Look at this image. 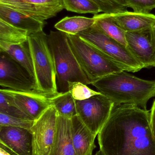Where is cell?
<instances>
[{
  "mask_svg": "<svg viewBox=\"0 0 155 155\" xmlns=\"http://www.w3.org/2000/svg\"><path fill=\"white\" fill-rule=\"evenodd\" d=\"M127 7L133 12L139 13L150 14L155 9V0H126Z\"/></svg>",
  "mask_w": 155,
  "mask_h": 155,
  "instance_id": "83f0119b",
  "label": "cell"
},
{
  "mask_svg": "<svg viewBox=\"0 0 155 155\" xmlns=\"http://www.w3.org/2000/svg\"><path fill=\"white\" fill-rule=\"evenodd\" d=\"M68 91L75 100L83 101L88 99L101 93L94 91L87 87V85L80 82H69Z\"/></svg>",
  "mask_w": 155,
  "mask_h": 155,
  "instance_id": "d4e9b609",
  "label": "cell"
},
{
  "mask_svg": "<svg viewBox=\"0 0 155 155\" xmlns=\"http://www.w3.org/2000/svg\"><path fill=\"white\" fill-rule=\"evenodd\" d=\"M150 121H151V126L153 133L155 136V100L153 103L151 113H150Z\"/></svg>",
  "mask_w": 155,
  "mask_h": 155,
  "instance_id": "f1b7e54d",
  "label": "cell"
},
{
  "mask_svg": "<svg viewBox=\"0 0 155 155\" xmlns=\"http://www.w3.org/2000/svg\"><path fill=\"white\" fill-rule=\"evenodd\" d=\"M12 98L15 105L32 120L38 119L52 106L51 97L35 92H21L1 89Z\"/></svg>",
  "mask_w": 155,
  "mask_h": 155,
  "instance_id": "7c38bea8",
  "label": "cell"
},
{
  "mask_svg": "<svg viewBox=\"0 0 155 155\" xmlns=\"http://www.w3.org/2000/svg\"><path fill=\"white\" fill-rule=\"evenodd\" d=\"M49 155H76L72 141L70 118L58 115L56 132Z\"/></svg>",
  "mask_w": 155,
  "mask_h": 155,
  "instance_id": "e0dca14e",
  "label": "cell"
},
{
  "mask_svg": "<svg viewBox=\"0 0 155 155\" xmlns=\"http://www.w3.org/2000/svg\"><path fill=\"white\" fill-rule=\"evenodd\" d=\"M95 155H104L103 153V152L101 151V150H99V151L97 152Z\"/></svg>",
  "mask_w": 155,
  "mask_h": 155,
  "instance_id": "1f68e13d",
  "label": "cell"
},
{
  "mask_svg": "<svg viewBox=\"0 0 155 155\" xmlns=\"http://www.w3.org/2000/svg\"><path fill=\"white\" fill-rule=\"evenodd\" d=\"M64 8L69 12L80 14H98L99 6L92 0H63Z\"/></svg>",
  "mask_w": 155,
  "mask_h": 155,
  "instance_id": "603a6c76",
  "label": "cell"
},
{
  "mask_svg": "<svg viewBox=\"0 0 155 155\" xmlns=\"http://www.w3.org/2000/svg\"><path fill=\"white\" fill-rule=\"evenodd\" d=\"M0 19L24 30L29 35L43 31L45 21H42L14 9L0 5Z\"/></svg>",
  "mask_w": 155,
  "mask_h": 155,
  "instance_id": "9a60e30c",
  "label": "cell"
},
{
  "mask_svg": "<svg viewBox=\"0 0 155 155\" xmlns=\"http://www.w3.org/2000/svg\"><path fill=\"white\" fill-rule=\"evenodd\" d=\"M0 113L26 120H32L22 112L6 93L0 90Z\"/></svg>",
  "mask_w": 155,
  "mask_h": 155,
  "instance_id": "cb8c5ba5",
  "label": "cell"
},
{
  "mask_svg": "<svg viewBox=\"0 0 155 155\" xmlns=\"http://www.w3.org/2000/svg\"><path fill=\"white\" fill-rule=\"evenodd\" d=\"M97 136L104 155H155L150 113L135 105L115 106Z\"/></svg>",
  "mask_w": 155,
  "mask_h": 155,
  "instance_id": "6da1fadb",
  "label": "cell"
},
{
  "mask_svg": "<svg viewBox=\"0 0 155 155\" xmlns=\"http://www.w3.org/2000/svg\"><path fill=\"white\" fill-rule=\"evenodd\" d=\"M77 116L95 135L108 120L114 104L102 94L83 101L76 100Z\"/></svg>",
  "mask_w": 155,
  "mask_h": 155,
  "instance_id": "52a82bcc",
  "label": "cell"
},
{
  "mask_svg": "<svg viewBox=\"0 0 155 155\" xmlns=\"http://www.w3.org/2000/svg\"><path fill=\"white\" fill-rule=\"evenodd\" d=\"M51 99L52 105L55 107L58 115L70 119L77 115L76 100L69 91L59 93Z\"/></svg>",
  "mask_w": 155,
  "mask_h": 155,
  "instance_id": "44dd1931",
  "label": "cell"
},
{
  "mask_svg": "<svg viewBox=\"0 0 155 155\" xmlns=\"http://www.w3.org/2000/svg\"><path fill=\"white\" fill-rule=\"evenodd\" d=\"M112 20L126 32H138L151 29L155 25V15L128 11L109 14Z\"/></svg>",
  "mask_w": 155,
  "mask_h": 155,
  "instance_id": "5bb4252c",
  "label": "cell"
},
{
  "mask_svg": "<svg viewBox=\"0 0 155 155\" xmlns=\"http://www.w3.org/2000/svg\"><path fill=\"white\" fill-rule=\"evenodd\" d=\"M58 114L54 106L49 107L31 128L33 155H49L56 132Z\"/></svg>",
  "mask_w": 155,
  "mask_h": 155,
  "instance_id": "ba28073f",
  "label": "cell"
},
{
  "mask_svg": "<svg viewBox=\"0 0 155 155\" xmlns=\"http://www.w3.org/2000/svg\"><path fill=\"white\" fill-rule=\"evenodd\" d=\"M0 85L15 91L36 92L34 78L5 52H0Z\"/></svg>",
  "mask_w": 155,
  "mask_h": 155,
  "instance_id": "9c48e42d",
  "label": "cell"
},
{
  "mask_svg": "<svg viewBox=\"0 0 155 155\" xmlns=\"http://www.w3.org/2000/svg\"><path fill=\"white\" fill-rule=\"evenodd\" d=\"M28 35L26 31L0 19V41L9 44H20L27 42Z\"/></svg>",
  "mask_w": 155,
  "mask_h": 155,
  "instance_id": "7402d4cb",
  "label": "cell"
},
{
  "mask_svg": "<svg viewBox=\"0 0 155 155\" xmlns=\"http://www.w3.org/2000/svg\"><path fill=\"white\" fill-rule=\"evenodd\" d=\"M67 35L71 49L91 84L109 74L126 71L122 65L78 35Z\"/></svg>",
  "mask_w": 155,
  "mask_h": 155,
  "instance_id": "5b68a950",
  "label": "cell"
},
{
  "mask_svg": "<svg viewBox=\"0 0 155 155\" xmlns=\"http://www.w3.org/2000/svg\"><path fill=\"white\" fill-rule=\"evenodd\" d=\"M72 141L76 155H93L96 147V136L85 125L77 115L71 118Z\"/></svg>",
  "mask_w": 155,
  "mask_h": 155,
  "instance_id": "2e32d148",
  "label": "cell"
},
{
  "mask_svg": "<svg viewBox=\"0 0 155 155\" xmlns=\"http://www.w3.org/2000/svg\"><path fill=\"white\" fill-rule=\"evenodd\" d=\"M0 5L42 21L55 17L65 9L63 0H0Z\"/></svg>",
  "mask_w": 155,
  "mask_h": 155,
  "instance_id": "30bf717a",
  "label": "cell"
},
{
  "mask_svg": "<svg viewBox=\"0 0 155 155\" xmlns=\"http://www.w3.org/2000/svg\"><path fill=\"white\" fill-rule=\"evenodd\" d=\"M77 35L118 63L126 71L136 72L144 68L126 46L106 35L95 24Z\"/></svg>",
  "mask_w": 155,
  "mask_h": 155,
  "instance_id": "8992f818",
  "label": "cell"
},
{
  "mask_svg": "<svg viewBox=\"0 0 155 155\" xmlns=\"http://www.w3.org/2000/svg\"><path fill=\"white\" fill-rule=\"evenodd\" d=\"M152 32L153 37L154 41L155 43V25L153 27H152Z\"/></svg>",
  "mask_w": 155,
  "mask_h": 155,
  "instance_id": "4dcf8cb0",
  "label": "cell"
},
{
  "mask_svg": "<svg viewBox=\"0 0 155 155\" xmlns=\"http://www.w3.org/2000/svg\"><path fill=\"white\" fill-rule=\"evenodd\" d=\"M0 52L7 54L13 60L25 68L35 79L32 60L27 42L15 45L0 41Z\"/></svg>",
  "mask_w": 155,
  "mask_h": 155,
  "instance_id": "ac0fdd59",
  "label": "cell"
},
{
  "mask_svg": "<svg viewBox=\"0 0 155 155\" xmlns=\"http://www.w3.org/2000/svg\"><path fill=\"white\" fill-rule=\"evenodd\" d=\"M95 24V20L93 17L67 16L58 22L55 25L54 27L58 31L67 35H75L89 29Z\"/></svg>",
  "mask_w": 155,
  "mask_h": 155,
  "instance_id": "d6986e66",
  "label": "cell"
},
{
  "mask_svg": "<svg viewBox=\"0 0 155 155\" xmlns=\"http://www.w3.org/2000/svg\"><path fill=\"white\" fill-rule=\"evenodd\" d=\"M47 36L55 66L58 92L68 91L69 82L91 84L71 49L66 34L51 31Z\"/></svg>",
  "mask_w": 155,
  "mask_h": 155,
  "instance_id": "3957f363",
  "label": "cell"
},
{
  "mask_svg": "<svg viewBox=\"0 0 155 155\" xmlns=\"http://www.w3.org/2000/svg\"><path fill=\"white\" fill-rule=\"evenodd\" d=\"M0 155H13L10 152L3 148L2 147H0Z\"/></svg>",
  "mask_w": 155,
  "mask_h": 155,
  "instance_id": "f546056e",
  "label": "cell"
},
{
  "mask_svg": "<svg viewBox=\"0 0 155 155\" xmlns=\"http://www.w3.org/2000/svg\"><path fill=\"white\" fill-rule=\"evenodd\" d=\"M95 24L105 34L124 46L127 45L126 32L118 26L110 17L109 14L95 15L93 16Z\"/></svg>",
  "mask_w": 155,
  "mask_h": 155,
  "instance_id": "ffe728a7",
  "label": "cell"
},
{
  "mask_svg": "<svg viewBox=\"0 0 155 155\" xmlns=\"http://www.w3.org/2000/svg\"><path fill=\"white\" fill-rule=\"evenodd\" d=\"M0 147L13 155H33L31 129L0 126Z\"/></svg>",
  "mask_w": 155,
  "mask_h": 155,
  "instance_id": "4fadbf2b",
  "label": "cell"
},
{
  "mask_svg": "<svg viewBox=\"0 0 155 155\" xmlns=\"http://www.w3.org/2000/svg\"><path fill=\"white\" fill-rule=\"evenodd\" d=\"M92 84L115 106L130 104L147 110V102L155 97V80L141 79L125 71L105 76Z\"/></svg>",
  "mask_w": 155,
  "mask_h": 155,
  "instance_id": "7a4b0ae2",
  "label": "cell"
},
{
  "mask_svg": "<svg viewBox=\"0 0 155 155\" xmlns=\"http://www.w3.org/2000/svg\"><path fill=\"white\" fill-rule=\"evenodd\" d=\"M43 31L28 35L30 49L35 82V91L49 97L59 94L53 59Z\"/></svg>",
  "mask_w": 155,
  "mask_h": 155,
  "instance_id": "277c9868",
  "label": "cell"
},
{
  "mask_svg": "<svg viewBox=\"0 0 155 155\" xmlns=\"http://www.w3.org/2000/svg\"><path fill=\"white\" fill-rule=\"evenodd\" d=\"M152 28L126 33V47L144 68L155 67V43Z\"/></svg>",
  "mask_w": 155,
  "mask_h": 155,
  "instance_id": "8fae6325",
  "label": "cell"
},
{
  "mask_svg": "<svg viewBox=\"0 0 155 155\" xmlns=\"http://www.w3.org/2000/svg\"><path fill=\"white\" fill-rule=\"evenodd\" d=\"M104 13L114 14L127 11L126 0H92Z\"/></svg>",
  "mask_w": 155,
  "mask_h": 155,
  "instance_id": "484cf974",
  "label": "cell"
},
{
  "mask_svg": "<svg viewBox=\"0 0 155 155\" xmlns=\"http://www.w3.org/2000/svg\"><path fill=\"white\" fill-rule=\"evenodd\" d=\"M35 121L26 120L0 113V126H11L31 129Z\"/></svg>",
  "mask_w": 155,
  "mask_h": 155,
  "instance_id": "4316f807",
  "label": "cell"
}]
</instances>
